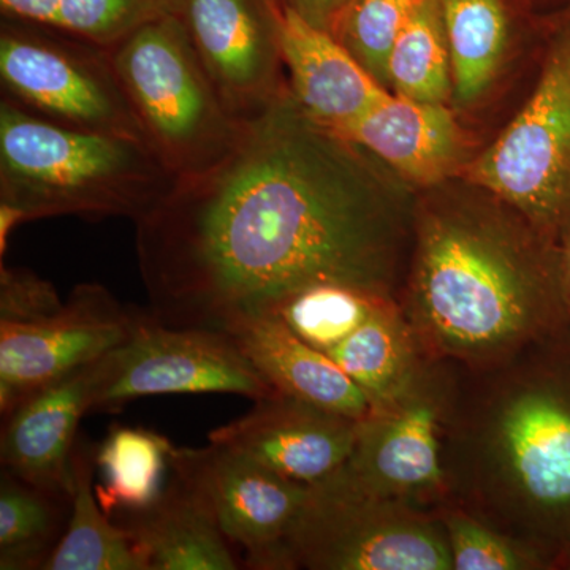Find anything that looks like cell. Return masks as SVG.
I'll return each mask as SVG.
<instances>
[{
    "instance_id": "cell-1",
    "label": "cell",
    "mask_w": 570,
    "mask_h": 570,
    "mask_svg": "<svg viewBox=\"0 0 570 570\" xmlns=\"http://www.w3.org/2000/svg\"><path fill=\"white\" fill-rule=\"evenodd\" d=\"M379 165L288 94L246 126L224 163L179 179L135 223L149 314L224 330L326 283L397 302L415 194Z\"/></svg>"
},
{
    "instance_id": "cell-2",
    "label": "cell",
    "mask_w": 570,
    "mask_h": 570,
    "mask_svg": "<svg viewBox=\"0 0 570 570\" xmlns=\"http://www.w3.org/2000/svg\"><path fill=\"white\" fill-rule=\"evenodd\" d=\"M397 303L426 355L466 367L570 322L557 239L463 178L415 194Z\"/></svg>"
},
{
    "instance_id": "cell-3",
    "label": "cell",
    "mask_w": 570,
    "mask_h": 570,
    "mask_svg": "<svg viewBox=\"0 0 570 570\" xmlns=\"http://www.w3.org/2000/svg\"><path fill=\"white\" fill-rule=\"evenodd\" d=\"M449 501L554 570L570 547V322L498 362L459 365Z\"/></svg>"
},
{
    "instance_id": "cell-4",
    "label": "cell",
    "mask_w": 570,
    "mask_h": 570,
    "mask_svg": "<svg viewBox=\"0 0 570 570\" xmlns=\"http://www.w3.org/2000/svg\"><path fill=\"white\" fill-rule=\"evenodd\" d=\"M178 181L145 142L71 129L6 97L0 104L2 257L17 225L55 216L138 223Z\"/></svg>"
},
{
    "instance_id": "cell-5",
    "label": "cell",
    "mask_w": 570,
    "mask_h": 570,
    "mask_svg": "<svg viewBox=\"0 0 570 570\" xmlns=\"http://www.w3.org/2000/svg\"><path fill=\"white\" fill-rule=\"evenodd\" d=\"M110 52L146 145L178 179L206 174L238 148L246 126L225 110L175 13L135 29Z\"/></svg>"
},
{
    "instance_id": "cell-6",
    "label": "cell",
    "mask_w": 570,
    "mask_h": 570,
    "mask_svg": "<svg viewBox=\"0 0 570 570\" xmlns=\"http://www.w3.org/2000/svg\"><path fill=\"white\" fill-rule=\"evenodd\" d=\"M287 550L292 570H453L436 509L374 493L343 466L311 483Z\"/></svg>"
},
{
    "instance_id": "cell-7",
    "label": "cell",
    "mask_w": 570,
    "mask_h": 570,
    "mask_svg": "<svg viewBox=\"0 0 570 570\" xmlns=\"http://www.w3.org/2000/svg\"><path fill=\"white\" fill-rule=\"evenodd\" d=\"M461 178L498 195L554 239L570 225V6L547 37L530 99Z\"/></svg>"
},
{
    "instance_id": "cell-8",
    "label": "cell",
    "mask_w": 570,
    "mask_h": 570,
    "mask_svg": "<svg viewBox=\"0 0 570 570\" xmlns=\"http://www.w3.org/2000/svg\"><path fill=\"white\" fill-rule=\"evenodd\" d=\"M0 82L6 99L48 121L146 145L110 48L102 45L3 18Z\"/></svg>"
},
{
    "instance_id": "cell-9",
    "label": "cell",
    "mask_w": 570,
    "mask_h": 570,
    "mask_svg": "<svg viewBox=\"0 0 570 570\" xmlns=\"http://www.w3.org/2000/svg\"><path fill=\"white\" fill-rule=\"evenodd\" d=\"M456 387L459 365L426 356L400 392L360 422L343 468L382 497L423 509L449 501L442 444Z\"/></svg>"
},
{
    "instance_id": "cell-10",
    "label": "cell",
    "mask_w": 570,
    "mask_h": 570,
    "mask_svg": "<svg viewBox=\"0 0 570 570\" xmlns=\"http://www.w3.org/2000/svg\"><path fill=\"white\" fill-rule=\"evenodd\" d=\"M168 393H232L258 401L276 390L230 333L160 324L142 311L130 336L96 362L89 412Z\"/></svg>"
},
{
    "instance_id": "cell-11",
    "label": "cell",
    "mask_w": 570,
    "mask_h": 570,
    "mask_svg": "<svg viewBox=\"0 0 570 570\" xmlns=\"http://www.w3.org/2000/svg\"><path fill=\"white\" fill-rule=\"evenodd\" d=\"M174 13L236 122L249 126L291 94L277 0H176Z\"/></svg>"
},
{
    "instance_id": "cell-12",
    "label": "cell",
    "mask_w": 570,
    "mask_h": 570,
    "mask_svg": "<svg viewBox=\"0 0 570 570\" xmlns=\"http://www.w3.org/2000/svg\"><path fill=\"white\" fill-rule=\"evenodd\" d=\"M142 311L100 284H80L61 309L29 324H0V412L102 358L134 332Z\"/></svg>"
},
{
    "instance_id": "cell-13",
    "label": "cell",
    "mask_w": 570,
    "mask_h": 570,
    "mask_svg": "<svg viewBox=\"0 0 570 570\" xmlns=\"http://www.w3.org/2000/svg\"><path fill=\"white\" fill-rule=\"evenodd\" d=\"M170 466L200 487L225 538L246 551L247 568L292 570L287 540L309 485L214 442L200 449L174 448Z\"/></svg>"
},
{
    "instance_id": "cell-14",
    "label": "cell",
    "mask_w": 570,
    "mask_h": 570,
    "mask_svg": "<svg viewBox=\"0 0 570 570\" xmlns=\"http://www.w3.org/2000/svg\"><path fill=\"white\" fill-rule=\"evenodd\" d=\"M209 433V442L234 449L295 482L316 483L351 456L362 420L273 393Z\"/></svg>"
},
{
    "instance_id": "cell-15",
    "label": "cell",
    "mask_w": 570,
    "mask_h": 570,
    "mask_svg": "<svg viewBox=\"0 0 570 570\" xmlns=\"http://www.w3.org/2000/svg\"><path fill=\"white\" fill-rule=\"evenodd\" d=\"M365 149L415 190L461 178L471 137L449 104L420 102L387 92L365 115L335 132Z\"/></svg>"
},
{
    "instance_id": "cell-16",
    "label": "cell",
    "mask_w": 570,
    "mask_h": 570,
    "mask_svg": "<svg viewBox=\"0 0 570 570\" xmlns=\"http://www.w3.org/2000/svg\"><path fill=\"white\" fill-rule=\"evenodd\" d=\"M96 362L22 401L3 420L0 461L6 471L69 498L71 456L82 415L91 407Z\"/></svg>"
},
{
    "instance_id": "cell-17",
    "label": "cell",
    "mask_w": 570,
    "mask_h": 570,
    "mask_svg": "<svg viewBox=\"0 0 570 570\" xmlns=\"http://www.w3.org/2000/svg\"><path fill=\"white\" fill-rule=\"evenodd\" d=\"M288 89L313 121L337 132L390 92L325 29L283 9Z\"/></svg>"
},
{
    "instance_id": "cell-18",
    "label": "cell",
    "mask_w": 570,
    "mask_h": 570,
    "mask_svg": "<svg viewBox=\"0 0 570 570\" xmlns=\"http://www.w3.org/2000/svg\"><path fill=\"white\" fill-rule=\"evenodd\" d=\"M170 482L148 508L122 513L142 570H236L212 504L200 487L171 468Z\"/></svg>"
},
{
    "instance_id": "cell-19",
    "label": "cell",
    "mask_w": 570,
    "mask_h": 570,
    "mask_svg": "<svg viewBox=\"0 0 570 570\" xmlns=\"http://www.w3.org/2000/svg\"><path fill=\"white\" fill-rule=\"evenodd\" d=\"M224 332L276 392L356 420L373 411L365 393L325 352L299 340L273 314L236 318Z\"/></svg>"
},
{
    "instance_id": "cell-20",
    "label": "cell",
    "mask_w": 570,
    "mask_h": 570,
    "mask_svg": "<svg viewBox=\"0 0 570 570\" xmlns=\"http://www.w3.org/2000/svg\"><path fill=\"white\" fill-rule=\"evenodd\" d=\"M326 355L365 393L373 409L400 392L430 356L396 299L382 302Z\"/></svg>"
},
{
    "instance_id": "cell-21",
    "label": "cell",
    "mask_w": 570,
    "mask_h": 570,
    "mask_svg": "<svg viewBox=\"0 0 570 570\" xmlns=\"http://www.w3.org/2000/svg\"><path fill=\"white\" fill-rule=\"evenodd\" d=\"M450 56L452 105L469 108L482 100L501 77L510 50V13L505 0H439Z\"/></svg>"
},
{
    "instance_id": "cell-22",
    "label": "cell",
    "mask_w": 570,
    "mask_h": 570,
    "mask_svg": "<svg viewBox=\"0 0 570 570\" xmlns=\"http://www.w3.org/2000/svg\"><path fill=\"white\" fill-rule=\"evenodd\" d=\"M97 450L77 441L71 456L70 517L43 570H142L129 534L100 508L94 489Z\"/></svg>"
},
{
    "instance_id": "cell-23",
    "label": "cell",
    "mask_w": 570,
    "mask_h": 570,
    "mask_svg": "<svg viewBox=\"0 0 570 570\" xmlns=\"http://www.w3.org/2000/svg\"><path fill=\"white\" fill-rule=\"evenodd\" d=\"M174 448L154 431L112 426L96 455L102 474L96 494L104 512L111 517L151 505L163 493L164 472L170 466Z\"/></svg>"
},
{
    "instance_id": "cell-24",
    "label": "cell",
    "mask_w": 570,
    "mask_h": 570,
    "mask_svg": "<svg viewBox=\"0 0 570 570\" xmlns=\"http://www.w3.org/2000/svg\"><path fill=\"white\" fill-rule=\"evenodd\" d=\"M389 89L420 102L452 104V56L439 0H415L389 56Z\"/></svg>"
},
{
    "instance_id": "cell-25",
    "label": "cell",
    "mask_w": 570,
    "mask_h": 570,
    "mask_svg": "<svg viewBox=\"0 0 570 570\" xmlns=\"http://www.w3.org/2000/svg\"><path fill=\"white\" fill-rule=\"evenodd\" d=\"M63 501L11 472L0 479V569H43L66 527Z\"/></svg>"
},
{
    "instance_id": "cell-26",
    "label": "cell",
    "mask_w": 570,
    "mask_h": 570,
    "mask_svg": "<svg viewBox=\"0 0 570 570\" xmlns=\"http://www.w3.org/2000/svg\"><path fill=\"white\" fill-rule=\"evenodd\" d=\"M175 6L176 0H0L3 18L47 26L105 48L174 13Z\"/></svg>"
},
{
    "instance_id": "cell-27",
    "label": "cell",
    "mask_w": 570,
    "mask_h": 570,
    "mask_svg": "<svg viewBox=\"0 0 570 570\" xmlns=\"http://www.w3.org/2000/svg\"><path fill=\"white\" fill-rule=\"evenodd\" d=\"M385 299L392 298L351 285L326 283L284 296L266 307L264 313L281 318L299 340L328 354Z\"/></svg>"
},
{
    "instance_id": "cell-28",
    "label": "cell",
    "mask_w": 570,
    "mask_h": 570,
    "mask_svg": "<svg viewBox=\"0 0 570 570\" xmlns=\"http://www.w3.org/2000/svg\"><path fill=\"white\" fill-rule=\"evenodd\" d=\"M453 570H549V564L453 501L436 508Z\"/></svg>"
},
{
    "instance_id": "cell-29",
    "label": "cell",
    "mask_w": 570,
    "mask_h": 570,
    "mask_svg": "<svg viewBox=\"0 0 570 570\" xmlns=\"http://www.w3.org/2000/svg\"><path fill=\"white\" fill-rule=\"evenodd\" d=\"M414 3L415 0H347L333 26V36L385 89L390 51Z\"/></svg>"
},
{
    "instance_id": "cell-30",
    "label": "cell",
    "mask_w": 570,
    "mask_h": 570,
    "mask_svg": "<svg viewBox=\"0 0 570 570\" xmlns=\"http://www.w3.org/2000/svg\"><path fill=\"white\" fill-rule=\"evenodd\" d=\"M55 285L24 268H0V324H29L61 309Z\"/></svg>"
},
{
    "instance_id": "cell-31",
    "label": "cell",
    "mask_w": 570,
    "mask_h": 570,
    "mask_svg": "<svg viewBox=\"0 0 570 570\" xmlns=\"http://www.w3.org/2000/svg\"><path fill=\"white\" fill-rule=\"evenodd\" d=\"M283 9L295 11L311 24L325 31H333V26L341 9L343 0H277Z\"/></svg>"
},
{
    "instance_id": "cell-32",
    "label": "cell",
    "mask_w": 570,
    "mask_h": 570,
    "mask_svg": "<svg viewBox=\"0 0 570 570\" xmlns=\"http://www.w3.org/2000/svg\"><path fill=\"white\" fill-rule=\"evenodd\" d=\"M558 250H560V268L562 291H564L566 305L570 316V225L558 238Z\"/></svg>"
},
{
    "instance_id": "cell-33",
    "label": "cell",
    "mask_w": 570,
    "mask_h": 570,
    "mask_svg": "<svg viewBox=\"0 0 570 570\" xmlns=\"http://www.w3.org/2000/svg\"><path fill=\"white\" fill-rule=\"evenodd\" d=\"M554 570H570V547L561 554L560 560L554 564Z\"/></svg>"
},
{
    "instance_id": "cell-34",
    "label": "cell",
    "mask_w": 570,
    "mask_h": 570,
    "mask_svg": "<svg viewBox=\"0 0 570 570\" xmlns=\"http://www.w3.org/2000/svg\"><path fill=\"white\" fill-rule=\"evenodd\" d=\"M347 0H343V7L346 6ZM343 10V9H341Z\"/></svg>"
}]
</instances>
